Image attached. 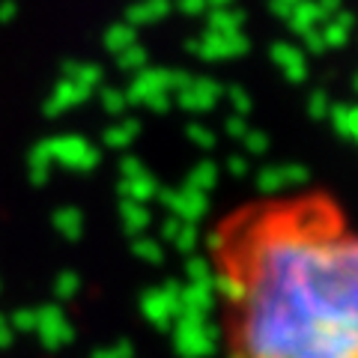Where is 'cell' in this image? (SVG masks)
<instances>
[{
	"mask_svg": "<svg viewBox=\"0 0 358 358\" xmlns=\"http://www.w3.org/2000/svg\"><path fill=\"white\" fill-rule=\"evenodd\" d=\"M215 268L233 358H358V230L331 200L233 212Z\"/></svg>",
	"mask_w": 358,
	"mask_h": 358,
	"instance_id": "6da1fadb",
	"label": "cell"
}]
</instances>
